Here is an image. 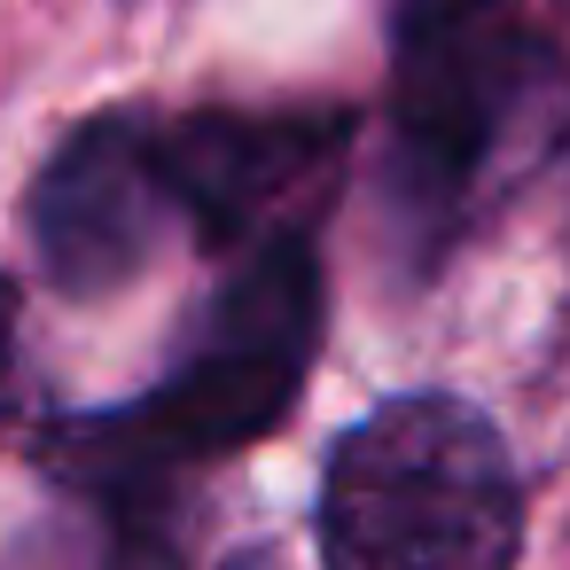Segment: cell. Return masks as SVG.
<instances>
[{
	"label": "cell",
	"instance_id": "obj_4",
	"mask_svg": "<svg viewBox=\"0 0 570 570\" xmlns=\"http://www.w3.org/2000/svg\"><path fill=\"white\" fill-rule=\"evenodd\" d=\"M344 141V110H196L157 126V173L173 219L204 250H250L266 235H305V204L328 188Z\"/></svg>",
	"mask_w": 570,
	"mask_h": 570
},
{
	"label": "cell",
	"instance_id": "obj_8",
	"mask_svg": "<svg viewBox=\"0 0 570 570\" xmlns=\"http://www.w3.org/2000/svg\"><path fill=\"white\" fill-rule=\"evenodd\" d=\"M235 570H266V562H258V554H243V562H235Z\"/></svg>",
	"mask_w": 570,
	"mask_h": 570
},
{
	"label": "cell",
	"instance_id": "obj_6",
	"mask_svg": "<svg viewBox=\"0 0 570 570\" xmlns=\"http://www.w3.org/2000/svg\"><path fill=\"white\" fill-rule=\"evenodd\" d=\"M48 476L63 492H79L87 508L110 515V531L141 554V562H165L173 554V508H180V476L188 461L149 430L141 406H110V414H71L48 430L40 445Z\"/></svg>",
	"mask_w": 570,
	"mask_h": 570
},
{
	"label": "cell",
	"instance_id": "obj_3",
	"mask_svg": "<svg viewBox=\"0 0 570 570\" xmlns=\"http://www.w3.org/2000/svg\"><path fill=\"white\" fill-rule=\"evenodd\" d=\"M321 258L313 235H266L243 250V266L212 289L196 344L173 360V375L134 399L149 430L180 461H227L289 422L313 344H321Z\"/></svg>",
	"mask_w": 570,
	"mask_h": 570
},
{
	"label": "cell",
	"instance_id": "obj_5",
	"mask_svg": "<svg viewBox=\"0 0 570 570\" xmlns=\"http://www.w3.org/2000/svg\"><path fill=\"white\" fill-rule=\"evenodd\" d=\"M173 227V196L157 173V118L102 110L87 118L48 173L32 180V250L63 297L126 289Z\"/></svg>",
	"mask_w": 570,
	"mask_h": 570
},
{
	"label": "cell",
	"instance_id": "obj_2",
	"mask_svg": "<svg viewBox=\"0 0 570 570\" xmlns=\"http://www.w3.org/2000/svg\"><path fill=\"white\" fill-rule=\"evenodd\" d=\"M531 48L508 0H391V149H383V219L414 266H430L508 118L523 110Z\"/></svg>",
	"mask_w": 570,
	"mask_h": 570
},
{
	"label": "cell",
	"instance_id": "obj_7",
	"mask_svg": "<svg viewBox=\"0 0 570 570\" xmlns=\"http://www.w3.org/2000/svg\"><path fill=\"white\" fill-rule=\"evenodd\" d=\"M17 383H24V344H17V282L0 274V414L17 406Z\"/></svg>",
	"mask_w": 570,
	"mask_h": 570
},
{
	"label": "cell",
	"instance_id": "obj_1",
	"mask_svg": "<svg viewBox=\"0 0 570 570\" xmlns=\"http://www.w3.org/2000/svg\"><path fill=\"white\" fill-rule=\"evenodd\" d=\"M313 523L321 570H515L523 484L492 414L399 391L328 445Z\"/></svg>",
	"mask_w": 570,
	"mask_h": 570
}]
</instances>
